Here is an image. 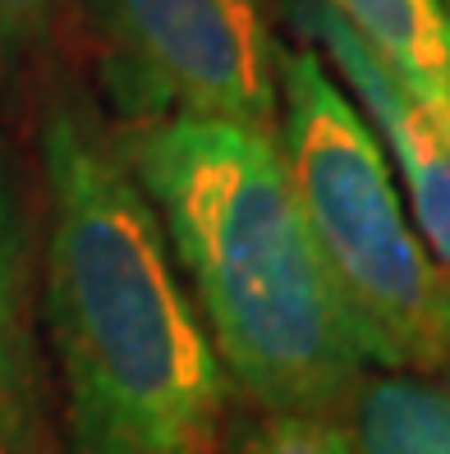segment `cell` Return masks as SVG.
<instances>
[{
	"instance_id": "1",
	"label": "cell",
	"mask_w": 450,
	"mask_h": 454,
	"mask_svg": "<svg viewBox=\"0 0 450 454\" xmlns=\"http://www.w3.org/2000/svg\"><path fill=\"white\" fill-rule=\"evenodd\" d=\"M46 317L74 454H221L225 367L124 156L78 115L42 133Z\"/></svg>"
},
{
	"instance_id": "2",
	"label": "cell",
	"mask_w": 450,
	"mask_h": 454,
	"mask_svg": "<svg viewBox=\"0 0 450 454\" xmlns=\"http://www.w3.org/2000/svg\"><path fill=\"white\" fill-rule=\"evenodd\" d=\"M124 166L162 221L166 248L225 377L276 413H322L367 367L299 211L276 133L230 120H152Z\"/></svg>"
},
{
	"instance_id": "3",
	"label": "cell",
	"mask_w": 450,
	"mask_h": 454,
	"mask_svg": "<svg viewBox=\"0 0 450 454\" xmlns=\"http://www.w3.org/2000/svg\"><path fill=\"white\" fill-rule=\"evenodd\" d=\"M280 156L367 363L428 372L450 354V294L373 124L312 46L280 51Z\"/></svg>"
},
{
	"instance_id": "4",
	"label": "cell",
	"mask_w": 450,
	"mask_h": 454,
	"mask_svg": "<svg viewBox=\"0 0 450 454\" xmlns=\"http://www.w3.org/2000/svg\"><path fill=\"white\" fill-rule=\"evenodd\" d=\"M101 69L134 120H230L272 133L280 42L267 0H88Z\"/></svg>"
},
{
	"instance_id": "5",
	"label": "cell",
	"mask_w": 450,
	"mask_h": 454,
	"mask_svg": "<svg viewBox=\"0 0 450 454\" xmlns=\"http://www.w3.org/2000/svg\"><path fill=\"white\" fill-rule=\"evenodd\" d=\"M289 23L345 78L354 106L373 124L382 152L391 156V170L409 198V221L428 253L450 266V111L414 97L373 51H367L345 23L317 0H289Z\"/></svg>"
},
{
	"instance_id": "6",
	"label": "cell",
	"mask_w": 450,
	"mask_h": 454,
	"mask_svg": "<svg viewBox=\"0 0 450 454\" xmlns=\"http://www.w3.org/2000/svg\"><path fill=\"white\" fill-rule=\"evenodd\" d=\"M400 83L450 111V14L446 0H317Z\"/></svg>"
},
{
	"instance_id": "7",
	"label": "cell",
	"mask_w": 450,
	"mask_h": 454,
	"mask_svg": "<svg viewBox=\"0 0 450 454\" xmlns=\"http://www.w3.org/2000/svg\"><path fill=\"white\" fill-rule=\"evenodd\" d=\"M359 454H450V381L382 372L354 390Z\"/></svg>"
},
{
	"instance_id": "8",
	"label": "cell",
	"mask_w": 450,
	"mask_h": 454,
	"mask_svg": "<svg viewBox=\"0 0 450 454\" xmlns=\"http://www.w3.org/2000/svg\"><path fill=\"white\" fill-rule=\"evenodd\" d=\"M65 0H0V88L28 69L56 37Z\"/></svg>"
},
{
	"instance_id": "9",
	"label": "cell",
	"mask_w": 450,
	"mask_h": 454,
	"mask_svg": "<svg viewBox=\"0 0 450 454\" xmlns=\"http://www.w3.org/2000/svg\"><path fill=\"white\" fill-rule=\"evenodd\" d=\"M240 454H359V445L322 413H272Z\"/></svg>"
},
{
	"instance_id": "10",
	"label": "cell",
	"mask_w": 450,
	"mask_h": 454,
	"mask_svg": "<svg viewBox=\"0 0 450 454\" xmlns=\"http://www.w3.org/2000/svg\"><path fill=\"white\" fill-rule=\"evenodd\" d=\"M14 409V253H10V225L0 211V441Z\"/></svg>"
},
{
	"instance_id": "11",
	"label": "cell",
	"mask_w": 450,
	"mask_h": 454,
	"mask_svg": "<svg viewBox=\"0 0 450 454\" xmlns=\"http://www.w3.org/2000/svg\"><path fill=\"white\" fill-rule=\"evenodd\" d=\"M446 14H450V0H446Z\"/></svg>"
}]
</instances>
